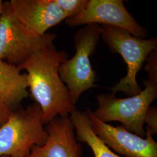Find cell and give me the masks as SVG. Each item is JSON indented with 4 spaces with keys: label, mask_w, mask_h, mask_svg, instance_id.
<instances>
[{
    "label": "cell",
    "mask_w": 157,
    "mask_h": 157,
    "mask_svg": "<svg viewBox=\"0 0 157 157\" xmlns=\"http://www.w3.org/2000/svg\"><path fill=\"white\" fill-rule=\"evenodd\" d=\"M65 21L71 28L95 23L123 29L139 39L148 35V31L126 10L122 0H89L82 11Z\"/></svg>",
    "instance_id": "cell-7"
},
{
    "label": "cell",
    "mask_w": 157,
    "mask_h": 157,
    "mask_svg": "<svg viewBox=\"0 0 157 157\" xmlns=\"http://www.w3.org/2000/svg\"><path fill=\"white\" fill-rule=\"evenodd\" d=\"M12 112L3 102L0 100V127L6 122Z\"/></svg>",
    "instance_id": "cell-16"
},
{
    "label": "cell",
    "mask_w": 157,
    "mask_h": 157,
    "mask_svg": "<svg viewBox=\"0 0 157 157\" xmlns=\"http://www.w3.org/2000/svg\"><path fill=\"white\" fill-rule=\"evenodd\" d=\"M3 4H4V1L2 0H0V15L2 11V9H3Z\"/></svg>",
    "instance_id": "cell-17"
},
{
    "label": "cell",
    "mask_w": 157,
    "mask_h": 157,
    "mask_svg": "<svg viewBox=\"0 0 157 157\" xmlns=\"http://www.w3.org/2000/svg\"><path fill=\"white\" fill-rule=\"evenodd\" d=\"M89 0H55L65 15L73 17L82 11L87 4Z\"/></svg>",
    "instance_id": "cell-13"
},
{
    "label": "cell",
    "mask_w": 157,
    "mask_h": 157,
    "mask_svg": "<svg viewBox=\"0 0 157 157\" xmlns=\"http://www.w3.org/2000/svg\"><path fill=\"white\" fill-rule=\"evenodd\" d=\"M69 118L75 130V137L80 143L87 144L94 157H122L111 150L93 132L87 111L76 109Z\"/></svg>",
    "instance_id": "cell-12"
},
{
    "label": "cell",
    "mask_w": 157,
    "mask_h": 157,
    "mask_svg": "<svg viewBox=\"0 0 157 157\" xmlns=\"http://www.w3.org/2000/svg\"><path fill=\"white\" fill-rule=\"evenodd\" d=\"M100 28L104 43L112 53L122 56L127 65L126 75L110 88L112 93L121 91L129 97L139 94L143 90L137 82V75L150 54L157 49V37L137 38L124 29L111 26L101 25Z\"/></svg>",
    "instance_id": "cell-3"
},
{
    "label": "cell",
    "mask_w": 157,
    "mask_h": 157,
    "mask_svg": "<svg viewBox=\"0 0 157 157\" xmlns=\"http://www.w3.org/2000/svg\"><path fill=\"white\" fill-rule=\"evenodd\" d=\"M42 115L41 108L34 102L12 111L0 127V157H26L33 146L44 145L48 133Z\"/></svg>",
    "instance_id": "cell-2"
},
{
    "label": "cell",
    "mask_w": 157,
    "mask_h": 157,
    "mask_svg": "<svg viewBox=\"0 0 157 157\" xmlns=\"http://www.w3.org/2000/svg\"><path fill=\"white\" fill-rule=\"evenodd\" d=\"M86 111L94 133L114 152L125 157H157V141L149 131L145 130V137H141L122 125L115 127L102 122L89 108Z\"/></svg>",
    "instance_id": "cell-8"
},
{
    "label": "cell",
    "mask_w": 157,
    "mask_h": 157,
    "mask_svg": "<svg viewBox=\"0 0 157 157\" xmlns=\"http://www.w3.org/2000/svg\"><path fill=\"white\" fill-rule=\"evenodd\" d=\"M47 140L34 146L26 157H80L82 146L75 137V128L69 117H56L45 125Z\"/></svg>",
    "instance_id": "cell-10"
},
{
    "label": "cell",
    "mask_w": 157,
    "mask_h": 157,
    "mask_svg": "<svg viewBox=\"0 0 157 157\" xmlns=\"http://www.w3.org/2000/svg\"><path fill=\"white\" fill-rule=\"evenodd\" d=\"M145 88L137 95L124 98H117L112 93L96 97L98 107L92 112L104 123L117 121L126 130L145 137L144 120L146 112L157 97V83L148 80L143 82Z\"/></svg>",
    "instance_id": "cell-5"
},
{
    "label": "cell",
    "mask_w": 157,
    "mask_h": 157,
    "mask_svg": "<svg viewBox=\"0 0 157 157\" xmlns=\"http://www.w3.org/2000/svg\"><path fill=\"white\" fill-rule=\"evenodd\" d=\"M17 67L0 59V100L11 111L29 96L28 75Z\"/></svg>",
    "instance_id": "cell-11"
},
{
    "label": "cell",
    "mask_w": 157,
    "mask_h": 157,
    "mask_svg": "<svg viewBox=\"0 0 157 157\" xmlns=\"http://www.w3.org/2000/svg\"><path fill=\"white\" fill-rule=\"evenodd\" d=\"M146 61L144 69L148 73L147 80L157 83V48L150 54Z\"/></svg>",
    "instance_id": "cell-14"
},
{
    "label": "cell",
    "mask_w": 157,
    "mask_h": 157,
    "mask_svg": "<svg viewBox=\"0 0 157 157\" xmlns=\"http://www.w3.org/2000/svg\"><path fill=\"white\" fill-rule=\"evenodd\" d=\"M8 157V156H5V155H4V156H2V157Z\"/></svg>",
    "instance_id": "cell-18"
},
{
    "label": "cell",
    "mask_w": 157,
    "mask_h": 157,
    "mask_svg": "<svg viewBox=\"0 0 157 157\" xmlns=\"http://www.w3.org/2000/svg\"><path fill=\"white\" fill-rule=\"evenodd\" d=\"M9 5L18 21L39 36L67 18L55 0H11Z\"/></svg>",
    "instance_id": "cell-9"
},
{
    "label": "cell",
    "mask_w": 157,
    "mask_h": 157,
    "mask_svg": "<svg viewBox=\"0 0 157 157\" xmlns=\"http://www.w3.org/2000/svg\"><path fill=\"white\" fill-rule=\"evenodd\" d=\"M68 56L65 51L57 50L53 43L17 67L27 72L29 96L41 108L43 124L56 117H69L76 110L58 72L60 64Z\"/></svg>",
    "instance_id": "cell-1"
},
{
    "label": "cell",
    "mask_w": 157,
    "mask_h": 157,
    "mask_svg": "<svg viewBox=\"0 0 157 157\" xmlns=\"http://www.w3.org/2000/svg\"><path fill=\"white\" fill-rule=\"evenodd\" d=\"M144 123L146 124V130L149 131L152 135L157 133V109L155 106L148 108L144 117Z\"/></svg>",
    "instance_id": "cell-15"
},
{
    "label": "cell",
    "mask_w": 157,
    "mask_h": 157,
    "mask_svg": "<svg viewBox=\"0 0 157 157\" xmlns=\"http://www.w3.org/2000/svg\"><path fill=\"white\" fill-rule=\"evenodd\" d=\"M100 39L101 28L98 24L86 25L78 29L74 36L75 54L61 63L58 68L60 78L67 84L75 105L84 92L97 86L90 56L95 52Z\"/></svg>",
    "instance_id": "cell-4"
},
{
    "label": "cell",
    "mask_w": 157,
    "mask_h": 157,
    "mask_svg": "<svg viewBox=\"0 0 157 157\" xmlns=\"http://www.w3.org/2000/svg\"><path fill=\"white\" fill-rule=\"evenodd\" d=\"M56 34L39 36L30 32L12 14L4 1L0 15V59L19 67L37 51L53 44Z\"/></svg>",
    "instance_id": "cell-6"
}]
</instances>
